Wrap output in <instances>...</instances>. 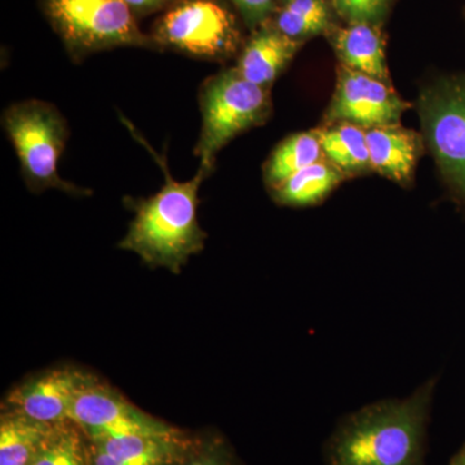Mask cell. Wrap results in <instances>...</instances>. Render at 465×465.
<instances>
[{
	"label": "cell",
	"instance_id": "44dd1931",
	"mask_svg": "<svg viewBox=\"0 0 465 465\" xmlns=\"http://www.w3.org/2000/svg\"><path fill=\"white\" fill-rule=\"evenodd\" d=\"M180 465H242L234 450L217 433L197 434L194 445Z\"/></svg>",
	"mask_w": 465,
	"mask_h": 465
},
{
	"label": "cell",
	"instance_id": "52a82bcc",
	"mask_svg": "<svg viewBox=\"0 0 465 465\" xmlns=\"http://www.w3.org/2000/svg\"><path fill=\"white\" fill-rule=\"evenodd\" d=\"M425 136L452 192L465 204V79H450L421 94Z\"/></svg>",
	"mask_w": 465,
	"mask_h": 465
},
{
	"label": "cell",
	"instance_id": "ba28073f",
	"mask_svg": "<svg viewBox=\"0 0 465 465\" xmlns=\"http://www.w3.org/2000/svg\"><path fill=\"white\" fill-rule=\"evenodd\" d=\"M70 419L84 430L88 439L167 433L176 430L173 425L134 406L121 391L100 378L76 397Z\"/></svg>",
	"mask_w": 465,
	"mask_h": 465
},
{
	"label": "cell",
	"instance_id": "4fadbf2b",
	"mask_svg": "<svg viewBox=\"0 0 465 465\" xmlns=\"http://www.w3.org/2000/svg\"><path fill=\"white\" fill-rule=\"evenodd\" d=\"M302 45V42L293 41L274 26H260L244 45L235 69L251 84L268 88Z\"/></svg>",
	"mask_w": 465,
	"mask_h": 465
},
{
	"label": "cell",
	"instance_id": "ac0fdd59",
	"mask_svg": "<svg viewBox=\"0 0 465 465\" xmlns=\"http://www.w3.org/2000/svg\"><path fill=\"white\" fill-rule=\"evenodd\" d=\"M322 146L316 133L292 134L284 140L265 166V182L269 188L286 182L292 174L320 162Z\"/></svg>",
	"mask_w": 465,
	"mask_h": 465
},
{
	"label": "cell",
	"instance_id": "8992f818",
	"mask_svg": "<svg viewBox=\"0 0 465 465\" xmlns=\"http://www.w3.org/2000/svg\"><path fill=\"white\" fill-rule=\"evenodd\" d=\"M158 47L223 60L237 51L241 33L234 16L215 0H183L155 24Z\"/></svg>",
	"mask_w": 465,
	"mask_h": 465
},
{
	"label": "cell",
	"instance_id": "8fae6325",
	"mask_svg": "<svg viewBox=\"0 0 465 465\" xmlns=\"http://www.w3.org/2000/svg\"><path fill=\"white\" fill-rule=\"evenodd\" d=\"M195 439L197 434L179 428L167 433L90 439L91 465H180Z\"/></svg>",
	"mask_w": 465,
	"mask_h": 465
},
{
	"label": "cell",
	"instance_id": "7c38bea8",
	"mask_svg": "<svg viewBox=\"0 0 465 465\" xmlns=\"http://www.w3.org/2000/svg\"><path fill=\"white\" fill-rule=\"evenodd\" d=\"M372 170L400 183L411 180L418 159L423 153L420 134L400 124L366 130Z\"/></svg>",
	"mask_w": 465,
	"mask_h": 465
},
{
	"label": "cell",
	"instance_id": "9c48e42d",
	"mask_svg": "<svg viewBox=\"0 0 465 465\" xmlns=\"http://www.w3.org/2000/svg\"><path fill=\"white\" fill-rule=\"evenodd\" d=\"M97 378L73 365L45 370L15 385L3 402V411L17 412L45 424L69 420L76 397Z\"/></svg>",
	"mask_w": 465,
	"mask_h": 465
},
{
	"label": "cell",
	"instance_id": "484cf974",
	"mask_svg": "<svg viewBox=\"0 0 465 465\" xmlns=\"http://www.w3.org/2000/svg\"><path fill=\"white\" fill-rule=\"evenodd\" d=\"M449 465H465V443L461 446V449L459 450L457 454L452 457Z\"/></svg>",
	"mask_w": 465,
	"mask_h": 465
},
{
	"label": "cell",
	"instance_id": "6da1fadb",
	"mask_svg": "<svg viewBox=\"0 0 465 465\" xmlns=\"http://www.w3.org/2000/svg\"><path fill=\"white\" fill-rule=\"evenodd\" d=\"M433 385L347 416L324 446V464L425 465Z\"/></svg>",
	"mask_w": 465,
	"mask_h": 465
},
{
	"label": "cell",
	"instance_id": "5b68a950",
	"mask_svg": "<svg viewBox=\"0 0 465 465\" xmlns=\"http://www.w3.org/2000/svg\"><path fill=\"white\" fill-rule=\"evenodd\" d=\"M271 110L269 88L251 84L235 67L208 79L201 90L202 130L195 148L200 168L211 173L217 153L237 134L265 124Z\"/></svg>",
	"mask_w": 465,
	"mask_h": 465
},
{
	"label": "cell",
	"instance_id": "7402d4cb",
	"mask_svg": "<svg viewBox=\"0 0 465 465\" xmlns=\"http://www.w3.org/2000/svg\"><path fill=\"white\" fill-rule=\"evenodd\" d=\"M243 15L247 25L255 29L264 25L273 14L275 0H232Z\"/></svg>",
	"mask_w": 465,
	"mask_h": 465
},
{
	"label": "cell",
	"instance_id": "9a60e30c",
	"mask_svg": "<svg viewBox=\"0 0 465 465\" xmlns=\"http://www.w3.org/2000/svg\"><path fill=\"white\" fill-rule=\"evenodd\" d=\"M52 425L17 412L0 416V465H30Z\"/></svg>",
	"mask_w": 465,
	"mask_h": 465
},
{
	"label": "cell",
	"instance_id": "3957f363",
	"mask_svg": "<svg viewBox=\"0 0 465 465\" xmlns=\"http://www.w3.org/2000/svg\"><path fill=\"white\" fill-rule=\"evenodd\" d=\"M3 127L33 192L57 189L74 197L91 194L88 189L66 182L58 173V161L69 134L65 119L54 106L39 100L14 104L3 114Z\"/></svg>",
	"mask_w": 465,
	"mask_h": 465
},
{
	"label": "cell",
	"instance_id": "277c9868",
	"mask_svg": "<svg viewBox=\"0 0 465 465\" xmlns=\"http://www.w3.org/2000/svg\"><path fill=\"white\" fill-rule=\"evenodd\" d=\"M43 11L74 58L116 47L157 48L124 0H41Z\"/></svg>",
	"mask_w": 465,
	"mask_h": 465
},
{
	"label": "cell",
	"instance_id": "5bb4252c",
	"mask_svg": "<svg viewBox=\"0 0 465 465\" xmlns=\"http://www.w3.org/2000/svg\"><path fill=\"white\" fill-rule=\"evenodd\" d=\"M331 38L342 65L388 84L385 43L378 24H348L333 30Z\"/></svg>",
	"mask_w": 465,
	"mask_h": 465
},
{
	"label": "cell",
	"instance_id": "d6986e66",
	"mask_svg": "<svg viewBox=\"0 0 465 465\" xmlns=\"http://www.w3.org/2000/svg\"><path fill=\"white\" fill-rule=\"evenodd\" d=\"M30 465H91L90 439L72 419L54 424Z\"/></svg>",
	"mask_w": 465,
	"mask_h": 465
},
{
	"label": "cell",
	"instance_id": "603a6c76",
	"mask_svg": "<svg viewBox=\"0 0 465 465\" xmlns=\"http://www.w3.org/2000/svg\"><path fill=\"white\" fill-rule=\"evenodd\" d=\"M331 5L348 24L369 23L365 0H331Z\"/></svg>",
	"mask_w": 465,
	"mask_h": 465
},
{
	"label": "cell",
	"instance_id": "cb8c5ba5",
	"mask_svg": "<svg viewBox=\"0 0 465 465\" xmlns=\"http://www.w3.org/2000/svg\"><path fill=\"white\" fill-rule=\"evenodd\" d=\"M388 0H365L367 21L372 24H378L385 9H387Z\"/></svg>",
	"mask_w": 465,
	"mask_h": 465
},
{
	"label": "cell",
	"instance_id": "4316f807",
	"mask_svg": "<svg viewBox=\"0 0 465 465\" xmlns=\"http://www.w3.org/2000/svg\"><path fill=\"white\" fill-rule=\"evenodd\" d=\"M282 2L286 3V2H289V0H282Z\"/></svg>",
	"mask_w": 465,
	"mask_h": 465
},
{
	"label": "cell",
	"instance_id": "2e32d148",
	"mask_svg": "<svg viewBox=\"0 0 465 465\" xmlns=\"http://www.w3.org/2000/svg\"><path fill=\"white\" fill-rule=\"evenodd\" d=\"M323 154L342 173H358L371 168L366 130L351 124H329L314 131Z\"/></svg>",
	"mask_w": 465,
	"mask_h": 465
},
{
	"label": "cell",
	"instance_id": "e0dca14e",
	"mask_svg": "<svg viewBox=\"0 0 465 465\" xmlns=\"http://www.w3.org/2000/svg\"><path fill=\"white\" fill-rule=\"evenodd\" d=\"M342 174L333 164L317 162L272 189L274 200L284 206H313L341 183Z\"/></svg>",
	"mask_w": 465,
	"mask_h": 465
},
{
	"label": "cell",
	"instance_id": "30bf717a",
	"mask_svg": "<svg viewBox=\"0 0 465 465\" xmlns=\"http://www.w3.org/2000/svg\"><path fill=\"white\" fill-rule=\"evenodd\" d=\"M409 108L387 82L341 65L327 119L329 124H351L369 130L399 124Z\"/></svg>",
	"mask_w": 465,
	"mask_h": 465
},
{
	"label": "cell",
	"instance_id": "7a4b0ae2",
	"mask_svg": "<svg viewBox=\"0 0 465 465\" xmlns=\"http://www.w3.org/2000/svg\"><path fill=\"white\" fill-rule=\"evenodd\" d=\"M158 162L163 168L164 185L152 197L128 202L134 217L119 249L136 253L149 268L180 274L207 240L197 208L198 192L210 173L200 168L192 180L179 183L168 173L166 162L159 158Z\"/></svg>",
	"mask_w": 465,
	"mask_h": 465
},
{
	"label": "cell",
	"instance_id": "ffe728a7",
	"mask_svg": "<svg viewBox=\"0 0 465 465\" xmlns=\"http://www.w3.org/2000/svg\"><path fill=\"white\" fill-rule=\"evenodd\" d=\"M274 27L293 41L304 42L332 30L331 8L327 0H289L278 12Z\"/></svg>",
	"mask_w": 465,
	"mask_h": 465
},
{
	"label": "cell",
	"instance_id": "d4e9b609",
	"mask_svg": "<svg viewBox=\"0 0 465 465\" xmlns=\"http://www.w3.org/2000/svg\"><path fill=\"white\" fill-rule=\"evenodd\" d=\"M131 11L150 12L166 5L171 0H124Z\"/></svg>",
	"mask_w": 465,
	"mask_h": 465
}]
</instances>
